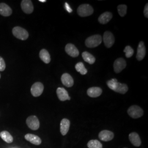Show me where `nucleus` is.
<instances>
[{
  "mask_svg": "<svg viewBox=\"0 0 148 148\" xmlns=\"http://www.w3.org/2000/svg\"><path fill=\"white\" fill-rule=\"evenodd\" d=\"M106 84L110 89L121 94H125L128 90L127 85L119 82L116 79L108 81Z\"/></svg>",
  "mask_w": 148,
  "mask_h": 148,
  "instance_id": "1",
  "label": "nucleus"
},
{
  "mask_svg": "<svg viewBox=\"0 0 148 148\" xmlns=\"http://www.w3.org/2000/svg\"><path fill=\"white\" fill-rule=\"evenodd\" d=\"M102 42V37L100 35H95L88 37L85 41L86 46L88 48L98 46Z\"/></svg>",
  "mask_w": 148,
  "mask_h": 148,
  "instance_id": "2",
  "label": "nucleus"
},
{
  "mask_svg": "<svg viewBox=\"0 0 148 148\" xmlns=\"http://www.w3.org/2000/svg\"><path fill=\"white\" fill-rule=\"evenodd\" d=\"M77 14L81 17H86L90 16L93 13V7L88 4H82L77 8Z\"/></svg>",
  "mask_w": 148,
  "mask_h": 148,
  "instance_id": "3",
  "label": "nucleus"
},
{
  "mask_svg": "<svg viewBox=\"0 0 148 148\" xmlns=\"http://www.w3.org/2000/svg\"><path fill=\"white\" fill-rule=\"evenodd\" d=\"M12 33L16 38L21 40H26L29 37L28 32L21 27H14L12 30Z\"/></svg>",
  "mask_w": 148,
  "mask_h": 148,
  "instance_id": "4",
  "label": "nucleus"
},
{
  "mask_svg": "<svg viewBox=\"0 0 148 148\" xmlns=\"http://www.w3.org/2000/svg\"><path fill=\"white\" fill-rule=\"evenodd\" d=\"M127 113L133 119H138L143 116L144 111L139 106H132L128 108Z\"/></svg>",
  "mask_w": 148,
  "mask_h": 148,
  "instance_id": "5",
  "label": "nucleus"
},
{
  "mask_svg": "<svg viewBox=\"0 0 148 148\" xmlns=\"http://www.w3.org/2000/svg\"><path fill=\"white\" fill-rule=\"evenodd\" d=\"M26 123L27 126L32 130H37L40 127V121L37 117L34 115L28 117Z\"/></svg>",
  "mask_w": 148,
  "mask_h": 148,
  "instance_id": "6",
  "label": "nucleus"
},
{
  "mask_svg": "<svg viewBox=\"0 0 148 148\" xmlns=\"http://www.w3.org/2000/svg\"><path fill=\"white\" fill-rule=\"evenodd\" d=\"M44 90V86L42 83L37 82L34 84L31 88L32 95L35 97H39L42 95Z\"/></svg>",
  "mask_w": 148,
  "mask_h": 148,
  "instance_id": "7",
  "label": "nucleus"
},
{
  "mask_svg": "<svg viewBox=\"0 0 148 148\" xmlns=\"http://www.w3.org/2000/svg\"><path fill=\"white\" fill-rule=\"evenodd\" d=\"M103 39L106 48L111 47L115 42V37L111 32H105Z\"/></svg>",
  "mask_w": 148,
  "mask_h": 148,
  "instance_id": "8",
  "label": "nucleus"
},
{
  "mask_svg": "<svg viewBox=\"0 0 148 148\" xmlns=\"http://www.w3.org/2000/svg\"><path fill=\"white\" fill-rule=\"evenodd\" d=\"M126 62L123 58L117 59L114 63V69L116 73H119L126 66Z\"/></svg>",
  "mask_w": 148,
  "mask_h": 148,
  "instance_id": "9",
  "label": "nucleus"
},
{
  "mask_svg": "<svg viewBox=\"0 0 148 148\" xmlns=\"http://www.w3.org/2000/svg\"><path fill=\"white\" fill-rule=\"evenodd\" d=\"M21 8L23 11L26 14H31L34 11V6L32 1L23 0L21 2Z\"/></svg>",
  "mask_w": 148,
  "mask_h": 148,
  "instance_id": "10",
  "label": "nucleus"
},
{
  "mask_svg": "<svg viewBox=\"0 0 148 148\" xmlns=\"http://www.w3.org/2000/svg\"><path fill=\"white\" fill-rule=\"evenodd\" d=\"M98 137L102 141L109 142L113 139L114 137V134L110 131L103 130L99 132Z\"/></svg>",
  "mask_w": 148,
  "mask_h": 148,
  "instance_id": "11",
  "label": "nucleus"
},
{
  "mask_svg": "<svg viewBox=\"0 0 148 148\" xmlns=\"http://www.w3.org/2000/svg\"><path fill=\"white\" fill-rule=\"evenodd\" d=\"M65 50L66 53L72 57L75 58L78 57L79 55V50L73 44H71V43L67 44L65 46Z\"/></svg>",
  "mask_w": 148,
  "mask_h": 148,
  "instance_id": "12",
  "label": "nucleus"
},
{
  "mask_svg": "<svg viewBox=\"0 0 148 148\" xmlns=\"http://www.w3.org/2000/svg\"><path fill=\"white\" fill-rule=\"evenodd\" d=\"M146 54V48L143 41H140L139 45L137 49V53L136 56V58L138 60H142L145 57Z\"/></svg>",
  "mask_w": 148,
  "mask_h": 148,
  "instance_id": "13",
  "label": "nucleus"
},
{
  "mask_svg": "<svg viewBox=\"0 0 148 148\" xmlns=\"http://www.w3.org/2000/svg\"><path fill=\"white\" fill-rule=\"evenodd\" d=\"M70 126V121L67 119L62 120L60 124V131L63 136H65L69 131Z\"/></svg>",
  "mask_w": 148,
  "mask_h": 148,
  "instance_id": "14",
  "label": "nucleus"
},
{
  "mask_svg": "<svg viewBox=\"0 0 148 148\" xmlns=\"http://www.w3.org/2000/svg\"><path fill=\"white\" fill-rule=\"evenodd\" d=\"M129 140L132 144L135 147H140L141 145V139L137 133L132 132L129 134Z\"/></svg>",
  "mask_w": 148,
  "mask_h": 148,
  "instance_id": "15",
  "label": "nucleus"
},
{
  "mask_svg": "<svg viewBox=\"0 0 148 148\" xmlns=\"http://www.w3.org/2000/svg\"><path fill=\"white\" fill-rule=\"evenodd\" d=\"M57 95L60 101H70L71 98L69 96L67 90L62 87H59L57 90Z\"/></svg>",
  "mask_w": 148,
  "mask_h": 148,
  "instance_id": "16",
  "label": "nucleus"
},
{
  "mask_svg": "<svg viewBox=\"0 0 148 148\" xmlns=\"http://www.w3.org/2000/svg\"><path fill=\"white\" fill-rule=\"evenodd\" d=\"M61 81L65 86L71 87L74 85V79L68 73H64L62 75Z\"/></svg>",
  "mask_w": 148,
  "mask_h": 148,
  "instance_id": "17",
  "label": "nucleus"
},
{
  "mask_svg": "<svg viewBox=\"0 0 148 148\" xmlns=\"http://www.w3.org/2000/svg\"><path fill=\"white\" fill-rule=\"evenodd\" d=\"M25 139L29 142L36 145H39L42 143V140L41 138L36 135H35L33 134H30V133L27 134L25 136Z\"/></svg>",
  "mask_w": 148,
  "mask_h": 148,
  "instance_id": "18",
  "label": "nucleus"
},
{
  "mask_svg": "<svg viewBox=\"0 0 148 148\" xmlns=\"http://www.w3.org/2000/svg\"><path fill=\"white\" fill-rule=\"evenodd\" d=\"M12 14V10L9 5L5 3H0V14L3 16H9Z\"/></svg>",
  "mask_w": 148,
  "mask_h": 148,
  "instance_id": "19",
  "label": "nucleus"
},
{
  "mask_svg": "<svg viewBox=\"0 0 148 148\" xmlns=\"http://www.w3.org/2000/svg\"><path fill=\"white\" fill-rule=\"evenodd\" d=\"M87 93L90 97L97 98L101 95L102 90L98 87H93L88 89Z\"/></svg>",
  "mask_w": 148,
  "mask_h": 148,
  "instance_id": "20",
  "label": "nucleus"
},
{
  "mask_svg": "<svg viewBox=\"0 0 148 148\" xmlns=\"http://www.w3.org/2000/svg\"><path fill=\"white\" fill-rule=\"evenodd\" d=\"M112 18V14L110 12H106L101 14L98 18V21L101 24H106Z\"/></svg>",
  "mask_w": 148,
  "mask_h": 148,
  "instance_id": "21",
  "label": "nucleus"
},
{
  "mask_svg": "<svg viewBox=\"0 0 148 148\" xmlns=\"http://www.w3.org/2000/svg\"><path fill=\"white\" fill-rule=\"evenodd\" d=\"M39 56L45 63L48 64L51 62V57L49 53L45 49H42L40 51Z\"/></svg>",
  "mask_w": 148,
  "mask_h": 148,
  "instance_id": "22",
  "label": "nucleus"
},
{
  "mask_svg": "<svg viewBox=\"0 0 148 148\" xmlns=\"http://www.w3.org/2000/svg\"><path fill=\"white\" fill-rule=\"evenodd\" d=\"M0 137L6 143H11L13 141V138L12 136L6 131H3L0 133Z\"/></svg>",
  "mask_w": 148,
  "mask_h": 148,
  "instance_id": "23",
  "label": "nucleus"
},
{
  "mask_svg": "<svg viewBox=\"0 0 148 148\" xmlns=\"http://www.w3.org/2000/svg\"><path fill=\"white\" fill-rule=\"evenodd\" d=\"M82 56L85 62L90 64H93L95 62V57L88 52H83L82 54Z\"/></svg>",
  "mask_w": 148,
  "mask_h": 148,
  "instance_id": "24",
  "label": "nucleus"
},
{
  "mask_svg": "<svg viewBox=\"0 0 148 148\" xmlns=\"http://www.w3.org/2000/svg\"><path fill=\"white\" fill-rule=\"evenodd\" d=\"M88 148H103L102 144L98 140H90L87 143Z\"/></svg>",
  "mask_w": 148,
  "mask_h": 148,
  "instance_id": "25",
  "label": "nucleus"
},
{
  "mask_svg": "<svg viewBox=\"0 0 148 148\" xmlns=\"http://www.w3.org/2000/svg\"><path fill=\"white\" fill-rule=\"evenodd\" d=\"M75 69L81 75H86L87 73V70L85 68L84 64L82 62L76 64L75 65Z\"/></svg>",
  "mask_w": 148,
  "mask_h": 148,
  "instance_id": "26",
  "label": "nucleus"
},
{
  "mask_svg": "<svg viewBox=\"0 0 148 148\" xmlns=\"http://www.w3.org/2000/svg\"><path fill=\"white\" fill-rule=\"evenodd\" d=\"M127 5H120L117 7V11L120 16L123 17L126 16L127 13Z\"/></svg>",
  "mask_w": 148,
  "mask_h": 148,
  "instance_id": "27",
  "label": "nucleus"
},
{
  "mask_svg": "<svg viewBox=\"0 0 148 148\" xmlns=\"http://www.w3.org/2000/svg\"><path fill=\"white\" fill-rule=\"evenodd\" d=\"M123 52L126 53V57L127 58H131L134 53V50L130 46H127L123 50Z\"/></svg>",
  "mask_w": 148,
  "mask_h": 148,
  "instance_id": "28",
  "label": "nucleus"
},
{
  "mask_svg": "<svg viewBox=\"0 0 148 148\" xmlns=\"http://www.w3.org/2000/svg\"><path fill=\"white\" fill-rule=\"evenodd\" d=\"M5 69V62L4 59L0 57V71H3Z\"/></svg>",
  "mask_w": 148,
  "mask_h": 148,
  "instance_id": "29",
  "label": "nucleus"
},
{
  "mask_svg": "<svg viewBox=\"0 0 148 148\" xmlns=\"http://www.w3.org/2000/svg\"><path fill=\"white\" fill-rule=\"evenodd\" d=\"M144 16L148 18V4L147 3L146 5L145 6L144 8Z\"/></svg>",
  "mask_w": 148,
  "mask_h": 148,
  "instance_id": "30",
  "label": "nucleus"
},
{
  "mask_svg": "<svg viewBox=\"0 0 148 148\" xmlns=\"http://www.w3.org/2000/svg\"><path fill=\"white\" fill-rule=\"evenodd\" d=\"M65 8L66 10L68 11L69 13H71L73 12L72 9L70 8V5H69V4L67 2L65 3Z\"/></svg>",
  "mask_w": 148,
  "mask_h": 148,
  "instance_id": "31",
  "label": "nucleus"
},
{
  "mask_svg": "<svg viewBox=\"0 0 148 148\" xmlns=\"http://www.w3.org/2000/svg\"><path fill=\"white\" fill-rule=\"evenodd\" d=\"M39 1L41 2H42V3H44V2H46V0H39Z\"/></svg>",
  "mask_w": 148,
  "mask_h": 148,
  "instance_id": "32",
  "label": "nucleus"
},
{
  "mask_svg": "<svg viewBox=\"0 0 148 148\" xmlns=\"http://www.w3.org/2000/svg\"><path fill=\"white\" fill-rule=\"evenodd\" d=\"M0 79H1V74H0Z\"/></svg>",
  "mask_w": 148,
  "mask_h": 148,
  "instance_id": "33",
  "label": "nucleus"
},
{
  "mask_svg": "<svg viewBox=\"0 0 148 148\" xmlns=\"http://www.w3.org/2000/svg\"></svg>",
  "mask_w": 148,
  "mask_h": 148,
  "instance_id": "34",
  "label": "nucleus"
}]
</instances>
